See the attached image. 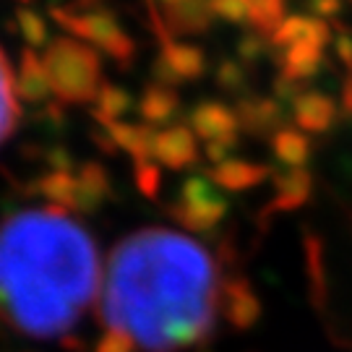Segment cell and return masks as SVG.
Masks as SVG:
<instances>
[{"label": "cell", "instance_id": "1", "mask_svg": "<svg viewBox=\"0 0 352 352\" xmlns=\"http://www.w3.org/2000/svg\"><path fill=\"white\" fill-rule=\"evenodd\" d=\"M219 269L193 238L146 227L115 243L102 282L100 321L144 352L201 344L219 314Z\"/></svg>", "mask_w": 352, "mask_h": 352}, {"label": "cell", "instance_id": "2", "mask_svg": "<svg viewBox=\"0 0 352 352\" xmlns=\"http://www.w3.org/2000/svg\"><path fill=\"white\" fill-rule=\"evenodd\" d=\"M102 289L97 243L63 209H26L0 222V321L34 340H60Z\"/></svg>", "mask_w": 352, "mask_h": 352}, {"label": "cell", "instance_id": "3", "mask_svg": "<svg viewBox=\"0 0 352 352\" xmlns=\"http://www.w3.org/2000/svg\"><path fill=\"white\" fill-rule=\"evenodd\" d=\"M42 60L50 76L52 94L60 104H91L104 87L100 52L81 39H50Z\"/></svg>", "mask_w": 352, "mask_h": 352}, {"label": "cell", "instance_id": "4", "mask_svg": "<svg viewBox=\"0 0 352 352\" xmlns=\"http://www.w3.org/2000/svg\"><path fill=\"white\" fill-rule=\"evenodd\" d=\"M50 16L55 24H60L65 32H71L76 39L89 42L94 50H102L110 55L120 68H128L136 58V45L133 39L123 32V26L115 21L110 11H104L102 6L97 8H63V6H52Z\"/></svg>", "mask_w": 352, "mask_h": 352}, {"label": "cell", "instance_id": "5", "mask_svg": "<svg viewBox=\"0 0 352 352\" xmlns=\"http://www.w3.org/2000/svg\"><path fill=\"white\" fill-rule=\"evenodd\" d=\"M230 212V201L217 190L209 175H190L180 186V196L170 204V217L188 232H212Z\"/></svg>", "mask_w": 352, "mask_h": 352}, {"label": "cell", "instance_id": "6", "mask_svg": "<svg viewBox=\"0 0 352 352\" xmlns=\"http://www.w3.org/2000/svg\"><path fill=\"white\" fill-rule=\"evenodd\" d=\"M219 314L235 329H251L261 318V300L245 277H227L219 292Z\"/></svg>", "mask_w": 352, "mask_h": 352}, {"label": "cell", "instance_id": "7", "mask_svg": "<svg viewBox=\"0 0 352 352\" xmlns=\"http://www.w3.org/2000/svg\"><path fill=\"white\" fill-rule=\"evenodd\" d=\"M235 115H238L240 128L253 139H266V136L272 139L285 120L282 102H277L274 97H256V94L240 97L235 104Z\"/></svg>", "mask_w": 352, "mask_h": 352}, {"label": "cell", "instance_id": "8", "mask_svg": "<svg viewBox=\"0 0 352 352\" xmlns=\"http://www.w3.org/2000/svg\"><path fill=\"white\" fill-rule=\"evenodd\" d=\"M154 162H160L167 170H175V173L199 162V144H196V133L190 131V126L175 123V126L160 131L157 146H154Z\"/></svg>", "mask_w": 352, "mask_h": 352}, {"label": "cell", "instance_id": "9", "mask_svg": "<svg viewBox=\"0 0 352 352\" xmlns=\"http://www.w3.org/2000/svg\"><path fill=\"white\" fill-rule=\"evenodd\" d=\"M311 193H314V175L305 167L279 173V175H274V196L264 206V219L272 217V214H285L300 209V206L308 204Z\"/></svg>", "mask_w": 352, "mask_h": 352}, {"label": "cell", "instance_id": "10", "mask_svg": "<svg viewBox=\"0 0 352 352\" xmlns=\"http://www.w3.org/2000/svg\"><path fill=\"white\" fill-rule=\"evenodd\" d=\"M190 131L204 139L206 144L209 141H219L227 139V136H238V115L235 110H230L222 102H201L190 110Z\"/></svg>", "mask_w": 352, "mask_h": 352}, {"label": "cell", "instance_id": "11", "mask_svg": "<svg viewBox=\"0 0 352 352\" xmlns=\"http://www.w3.org/2000/svg\"><path fill=\"white\" fill-rule=\"evenodd\" d=\"M206 175H209V180H212L217 188L238 193V190L256 188L264 180L274 177V170L269 164L248 162V160H227L222 164H214Z\"/></svg>", "mask_w": 352, "mask_h": 352}, {"label": "cell", "instance_id": "12", "mask_svg": "<svg viewBox=\"0 0 352 352\" xmlns=\"http://www.w3.org/2000/svg\"><path fill=\"white\" fill-rule=\"evenodd\" d=\"M113 196V180L104 164L84 162L76 173V212L94 214Z\"/></svg>", "mask_w": 352, "mask_h": 352}, {"label": "cell", "instance_id": "13", "mask_svg": "<svg viewBox=\"0 0 352 352\" xmlns=\"http://www.w3.org/2000/svg\"><path fill=\"white\" fill-rule=\"evenodd\" d=\"M269 42L282 50H287L298 42H314L318 47H327L331 42V26L324 19H314V16H287L274 29Z\"/></svg>", "mask_w": 352, "mask_h": 352}, {"label": "cell", "instance_id": "14", "mask_svg": "<svg viewBox=\"0 0 352 352\" xmlns=\"http://www.w3.org/2000/svg\"><path fill=\"white\" fill-rule=\"evenodd\" d=\"M337 102L321 91H305L300 100L292 104V118L302 133H327L337 120Z\"/></svg>", "mask_w": 352, "mask_h": 352}, {"label": "cell", "instance_id": "15", "mask_svg": "<svg viewBox=\"0 0 352 352\" xmlns=\"http://www.w3.org/2000/svg\"><path fill=\"white\" fill-rule=\"evenodd\" d=\"M160 13L173 37L175 34H204L209 32L214 21L212 0H180L177 6Z\"/></svg>", "mask_w": 352, "mask_h": 352}, {"label": "cell", "instance_id": "16", "mask_svg": "<svg viewBox=\"0 0 352 352\" xmlns=\"http://www.w3.org/2000/svg\"><path fill=\"white\" fill-rule=\"evenodd\" d=\"M16 94L24 102H45L52 94V84L45 60L32 47L21 50L19 74H16Z\"/></svg>", "mask_w": 352, "mask_h": 352}, {"label": "cell", "instance_id": "17", "mask_svg": "<svg viewBox=\"0 0 352 352\" xmlns=\"http://www.w3.org/2000/svg\"><path fill=\"white\" fill-rule=\"evenodd\" d=\"M160 55L167 60L177 81H196L206 74V65H209L206 52L199 45H183V42H175V37L160 42Z\"/></svg>", "mask_w": 352, "mask_h": 352}, {"label": "cell", "instance_id": "18", "mask_svg": "<svg viewBox=\"0 0 352 352\" xmlns=\"http://www.w3.org/2000/svg\"><path fill=\"white\" fill-rule=\"evenodd\" d=\"M136 110H139L141 120L146 126H162L170 123L180 110V97H177L175 89L162 87V84H149L144 89L141 100L136 102Z\"/></svg>", "mask_w": 352, "mask_h": 352}, {"label": "cell", "instance_id": "19", "mask_svg": "<svg viewBox=\"0 0 352 352\" xmlns=\"http://www.w3.org/2000/svg\"><path fill=\"white\" fill-rule=\"evenodd\" d=\"M279 65H282V76L302 84L305 78H314L324 68V47H318L314 42H298L282 52Z\"/></svg>", "mask_w": 352, "mask_h": 352}, {"label": "cell", "instance_id": "20", "mask_svg": "<svg viewBox=\"0 0 352 352\" xmlns=\"http://www.w3.org/2000/svg\"><path fill=\"white\" fill-rule=\"evenodd\" d=\"M32 193L45 196L50 206L63 209V212H76V175L74 173H45L32 183Z\"/></svg>", "mask_w": 352, "mask_h": 352}, {"label": "cell", "instance_id": "21", "mask_svg": "<svg viewBox=\"0 0 352 352\" xmlns=\"http://www.w3.org/2000/svg\"><path fill=\"white\" fill-rule=\"evenodd\" d=\"M19 94H16V78H13L11 63L0 50V144L11 136L19 126Z\"/></svg>", "mask_w": 352, "mask_h": 352}, {"label": "cell", "instance_id": "22", "mask_svg": "<svg viewBox=\"0 0 352 352\" xmlns=\"http://www.w3.org/2000/svg\"><path fill=\"white\" fill-rule=\"evenodd\" d=\"M272 151L282 164H287L289 170L305 167V162L311 160V149L314 144L302 131H292V128H279L272 136Z\"/></svg>", "mask_w": 352, "mask_h": 352}, {"label": "cell", "instance_id": "23", "mask_svg": "<svg viewBox=\"0 0 352 352\" xmlns=\"http://www.w3.org/2000/svg\"><path fill=\"white\" fill-rule=\"evenodd\" d=\"M136 104H133V94L126 91L123 87H115L107 84L100 89L97 100H94V120L104 123V120H120L126 113H131Z\"/></svg>", "mask_w": 352, "mask_h": 352}, {"label": "cell", "instance_id": "24", "mask_svg": "<svg viewBox=\"0 0 352 352\" xmlns=\"http://www.w3.org/2000/svg\"><path fill=\"white\" fill-rule=\"evenodd\" d=\"M16 24H19V32H21V37L26 39V45L32 50L42 47V45H50L47 42V24H45V19L32 11V8H19L16 11Z\"/></svg>", "mask_w": 352, "mask_h": 352}, {"label": "cell", "instance_id": "25", "mask_svg": "<svg viewBox=\"0 0 352 352\" xmlns=\"http://www.w3.org/2000/svg\"><path fill=\"white\" fill-rule=\"evenodd\" d=\"M214 78H217V84L225 89V91H232V94H238V91H245V89H248L245 65L240 63V60H232V58H225L222 63L217 65Z\"/></svg>", "mask_w": 352, "mask_h": 352}, {"label": "cell", "instance_id": "26", "mask_svg": "<svg viewBox=\"0 0 352 352\" xmlns=\"http://www.w3.org/2000/svg\"><path fill=\"white\" fill-rule=\"evenodd\" d=\"M133 180L136 188L146 196V199H157L160 196V186H162V170L160 164L149 160V162H133Z\"/></svg>", "mask_w": 352, "mask_h": 352}, {"label": "cell", "instance_id": "27", "mask_svg": "<svg viewBox=\"0 0 352 352\" xmlns=\"http://www.w3.org/2000/svg\"><path fill=\"white\" fill-rule=\"evenodd\" d=\"M212 11L230 24H251V0H212Z\"/></svg>", "mask_w": 352, "mask_h": 352}, {"label": "cell", "instance_id": "28", "mask_svg": "<svg viewBox=\"0 0 352 352\" xmlns=\"http://www.w3.org/2000/svg\"><path fill=\"white\" fill-rule=\"evenodd\" d=\"M269 45H272V42H266V37L264 34H258V32H248V34H243L240 42H238V60L243 65L256 63L258 58H264L266 55Z\"/></svg>", "mask_w": 352, "mask_h": 352}, {"label": "cell", "instance_id": "29", "mask_svg": "<svg viewBox=\"0 0 352 352\" xmlns=\"http://www.w3.org/2000/svg\"><path fill=\"white\" fill-rule=\"evenodd\" d=\"M94 352H136V342L128 337L126 331L107 329L102 340L94 344Z\"/></svg>", "mask_w": 352, "mask_h": 352}, {"label": "cell", "instance_id": "30", "mask_svg": "<svg viewBox=\"0 0 352 352\" xmlns=\"http://www.w3.org/2000/svg\"><path fill=\"white\" fill-rule=\"evenodd\" d=\"M272 87H274V100L282 102V104H285V102H292V104H295V102L305 94V89H302L300 81H292V78H287V76H282V74L274 78Z\"/></svg>", "mask_w": 352, "mask_h": 352}, {"label": "cell", "instance_id": "31", "mask_svg": "<svg viewBox=\"0 0 352 352\" xmlns=\"http://www.w3.org/2000/svg\"><path fill=\"white\" fill-rule=\"evenodd\" d=\"M238 139L240 136H227V139H219V141H209V144H206V157H209V162H214V164L227 162L232 149L238 146Z\"/></svg>", "mask_w": 352, "mask_h": 352}, {"label": "cell", "instance_id": "32", "mask_svg": "<svg viewBox=\"0 0 352 352\" xmlns=\"http://www.w3.org/2000/svg\"><path fill=\"white\" fill-rule=\"evenodd\" d=\"M308 11L314 19H331L342 11V0H308Z\"/></svg>", "mask_w": 352, "mask_h": 352}, {"label": "cell", "instance_id": "33", "mask_svg": "<svg viewBox=\"0 0 352 352\" xmlns=\"http://www.w3.org/2000/svg\"><path fill=\"white\" fill-rule=\"evenodd\" d=\"M334 47H337V55H340L342 65H344L352 76V34H347V32L342 29L337 42H334Z\"/></svg>", "mask_w": 352, "mask_h": 352}, {"label": "cell", "instance_id": "34", "mask_svg": "<svg viewBox=\"0 0 352 352\" xmlns=\"http://www.w3.org/2000/svg\"><path fill=\"white\" fill-rule=\"evenodd\" d=\"M342 110L347 115H352V76L350 74L344 78V89H342Z\"/></svg>", "mask_w": 352, "mask_h": 352}, {"label": "cell", "instance_id": "35", "mask_svg": "<svg viewBox=\"0 0 352 352\" xmlns=\"http://www.w3.org/2000/svg\"><path fill=\"white\" fill-rule=\"evenodd\" d=\"M344 225L350 230V240H352V193L344 199Z\"/></svg>", "mask_w": 352, "mask_h": 352}, {"label": "cell", "instance_id": "36", "mask_svg": "<svg viewBox=\"0 0 352 352\" xmlns=\"http://www.w3.org/2000/svg\"><path fill=\"white\" fill-rule=\"evenodd\" d=\"M151 3H154V6L160 8V11H167V8H173V6H177L180 0H151Z\"/></svg>", "mask_w": 352, "mask_h": 352}, {"label": "cell", "instance_id": "37", "mask_svg": "<svg viewBox=\"0 0 352 352\" xmlns=\"http://www.w3.org/2000/svg\"><path fill=\"white\" fill-rule=\"evenodd\" d=\"M24 3H29V0H24Z\"/></svg>", "mask_w": 352, "mask_h": 352}, {"label": "cell", "instance_id": "38", "mask_svg": "<svg viewBox=\"0 0 352 352\" xmlns=\"http://www.w3.org/2000/svg\"><path fill=\"white\" fill-rule=\"evenodd\" d=\"M350 3H352V0H350Z\"/></svg>", "mask_w": 352, "mask_h": 352}]
</instances>
